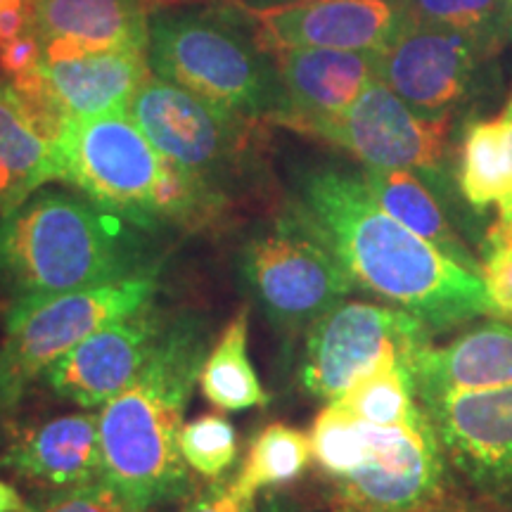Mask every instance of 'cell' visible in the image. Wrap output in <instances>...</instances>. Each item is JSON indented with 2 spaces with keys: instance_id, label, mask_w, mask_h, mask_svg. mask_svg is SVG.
I'll return each mask as SVG.
<instances>
[{
  "instance_id": "obj_1",
  "label": "cell",
  "mask_w": 512,
  "mask_h": 512,
  "mask_svg": "<svg viewBox=\"0 0 512 512\" xmlns=\"http://www.w3.org/2000/svg\"><path fill=\"white\" fill-rule=\"evenodd\" d=\"M294 214L332 249L356 287L446 332L491 318L484 283L377 204L361 174L320 166L299 178Z\"/></svg>"
},
{
  "instance_id": "obj_2",
  "label": "cell",
  "mask_w": 512,
  "mask_h": 512,
  "mask_svg": "<svg viewBox=\"0 0 512 512\" xmlns=\"http://www.w3.org/2000/svg\"><path fill=\"white\" fill-rule=\"evenodd\" d=\"M209 354V328L197 313H174L155 356L98 413L102 479L131 512L188 498L192 470L178 432Z\"/></svg>"
},
{
  "instance_id": "obj_3",
  "label": "cell",
  "mask_w": 512,
  "mask_h": 512,
  "mask_svg": "<svg viewBox=\"0 0 512 512\" xmlns=\"http://www.w3.org/2000/svg\"><path fill=\"white\" fill-rule=\"evenodd\" d=\"M150 235L86 195L36 190L0 219V294L19 302L159 273Z\"/></svg>"
},
{
  "instance_id": "obj_4",
  "label": "cell",
  "mask_w": 512,
  "mask_h": 512,
  "mask_svg": "<svg viewBox=\"0 0 512 512\" xmlns=\"http://www.w3.org/2000/svg\"><path fill=\"white\" fill-rule=\"evenodd\" d=\"M152 74L223 110L268 121L285 95L240 0L221 10H157L150 19Z\"/></svg>"
},
{
  "instance_id": "obj_5",
  "label": "cell",
  "mask_w": 512,
  "mask_h": 512,
  "mask_svg": "<svg viewBox=\"0 0 512 512\" xmlns=\"http://www.w3.org/2000/svg\"><path fill=\"white\" fill-rule=\"evenodd\" d=\"M157 292L159 273H150L10 302L0 339V418L22 406L31 384L43 380L55 361L112 320L155 302Z\"/></svg>"
},
{
  "instance_id": "obj_6",
  "label": "cell",
  "mask_w": 512,
  "mask_h": 512,
  "mask_svg": "<svg viewBox=\"0 0 512 512\" xmlns=\"http://www.w3.org/2000/svg\"><path fill=\"white\" fill-rule=\"evenodd\" d=\"M126 112L159 155L226 200L259 159L261 119L223 110L159 76L138 88Z\"/></svg>"
},
{
  "instance_id": "obj_7",
  "label": "cell",
  "mask_w": 512,
  "mask_h": 512,
  "mask_svg": "<svg viewBox=\"0 0 512 512\" xmlns=\"http://www.w3.org/2000/svg\"><path fill=\"white\" fill-rule=\"evenodd\" d=\"M238 271L268 323L290 337L309 330L356 287L332 249L292 209L242 242Z\"/></svg>"
},
{
  "instance_id": "obj_8",
  "label": "cell",
  "mask_w": 512,
  "mask_h": 512,
  "mask_svg": "<svg viewBox=\"0 0 512 512\" xmlns=\"http://www.w3.org/2000/svg\"><path fill=\"white\" fill-rule=\"evenodd\" d=\"M55 181L152 233L166 157L126 110L64 119L55 138Z\"/></svg>"
},
{
  "instance_id": "obj_9",
  "label": "cell",
  "mask_w": 512,
  "mask_h": 512,
  "mask_svg": "<svg viewBox=\"0 0 512 512\" xmlns=\"http://www.w3.org/2000/svg\"><path fill=\"white\" fill-rule=\"evenodd\" d=\"M434 332L396 306L339 302L306 330L302 384L316 399L332 403L363 377L389 366L415 368L432 347Z\"/></svg>"
},
{
  "instance_id": "obj_10",
  "label": "cell",
  "mask_w": 512,
  "mask_h": 512,
  "mask_svg": "<svg viewBox=\"0 0 512 512\" xmlns=\"http://www.w3.org/2000/svg\"><path fill=\"white\" fill-rule=\"evenodd\" d=\"M275 126L347 150L375 169L415 171L434 190H444L451 157L453 117H425L408 107L382 79L354 105L332 117L283 119Z\"/></svg>"
},
{
  "instance_id": "obj_11",
  "label": "cell",
  "mask_w": 512,
  "mask_h": 512,
  "mask_svg": "<svg viewBox=\"0 0 512 512\" xmlns=\"http://www.w3.org/2000/svg\"><path fill=\"white\" fill-rule=\"evenodd\" d=\"M370 427L368 460L332 484L347 512H472L427 415L418 425Z\"/></svg>"
},
{
  "instance_id": "obj_12",
  "label": "cell",
  "mask_w": 512,
  "mask_h": 512,
  "mask_svg": "<svg viewBox=\"0 0 512 512\" xmlns=\"http://www.w3.org/2000/svg\"><path fill=\"white\" fill-rule=\"evenodd\" d=\"M472 512H512V384L422 401Z\"/></svg>"
},
{
  "instance_id": "obj_13",
  "label": "cell",
  "mask_w": 512,
  "mask_h": 512,
  "mask_svg": "<svg viewBox=\"0 0 512 512\" xmlns=\"http://www.w3.org/2000/svg\"><path fill=\"white\" fill-rule=\"evenodd\" d=\"M498 50L501 43L411 17L377 53V74L418 114L453 117Z\"/></svg>"
},
{
  "instance_id": "obj_14",
  "label": "cell",
  "mask_w": 512,
  "mask_h": 512,
  "mask_svg": "<svg viewBox=\"0 0 512 512\" xmlns=\"http://www.w3.org/2000/svg\"><path fill=\"white\" fill-rule=\"evenodd\" d=\"M242 8L268 55L287 48L382 50L411 19L406 0H283Z\"/></svg>"
},
{
  "instance_id": "obj_15",
  "label": "cell",
  "mask_w": 512,
  "mask_h": 512,
  "mask_svg": "<svg viewBox=\"0 0 512 512\" xmlns=\"http://www.w3.org/2000/svg\"><path fill=\"white\" fill-rule=\"evenodd\" d=\"M174 313L155 302L93 332L46 370L43 382L60 399L102 408L131 384L162 342Z\"/></svg>"
},
{
  "instance_id": "obj_16",
  "label": "cell",
  "mask_w": 512,
  "mask_h": 512,
  "mask_svg": "<svg viewBox=\"0 0 512 512\" xmlns=\"http://www.w3.org/2000/svg\"><path fill=\"white\" fill-rule=\"evenodd\" d=\"M162 0H29V29L43 60L150 43V19Z\"/></svg>"
},
{
  "instance_id": "obj_17",
  "label": "cell",
  "mask_w": 512,
  "mask_h": 512,
  "mask_svg": "<svg viewBox=\"0 0 512 512\" xmlns=\"http://www.w3.org/2000/svg\"><path fill=\"white\" fill-rule=\"evenodd\" d=\"M0 467L43 494L105 482L98 415L64 413L31 422L8 441Z\"/></svg>"
},
{
  "instance_id": "obj_18",
  "label": "cell",
  "mask_w": 512,
  "mask_h": 512,
  "mask_svg": "<svg viewBox=\"0 0 512 512\" xmlns=\"http://www.w3.org/2000/svg\"><path fill=\"white\" fill-rule=\"evenodd\" d=\"M377 53L380 50L335 48H287L273 53L285 107L266 124L344 112L370 83L380 79Z\"/></svg>"
},
{
  "instance_id": "obj_19",
  "label": "cell",
  "mask_w": 512,
  "mask_h": 512,
  "mask_svg": "<svg viewBox=\"0 0 512 512\" xmlns=\"http://www.w3.org/2000/svg\"><path fill=\"white\" fill-rule=\"evenodd\" d=\"M46 91L64 119L128 110V102L152 76L147 50L114 48L43 60Z\"/></svg>"
},
{
  "instance_id": "obj_20",
  "label": "cell",
  "mask_w": 512,
  "mask_h": 512,
  "mask_svg": "<svg viewBox=\"0 0 512 512\" xmlns=\"http://www.w3.org/2000/svg\"><path fill=\"white\" fill-rule=\"evenodd\" d=\"M413 382L420 403L446 394L510 387L512 323L484 320L446 347L425 349L413 368Z\"/></svg>"
},
{
  "instance_id": "obj_21",
  "label": "cell",
  "mask_w": 512,
  "mask_h": 512,
  "mask_svg": "<svg viewBox=\"0 0 512 512\" xmlns=\"http://www.w3.org/2000/svg\"><path fill=\"white\" fill-rule=\"evenodd\" d=\"M55 133L12 83L0 81V219L55 181Z\"/></svg>"
},
{
  "instance_id": "obj_22",
  "label": "cell",
  "mask_w": 512,
  "mask_h": 512,
  "mask_svg": "<svg viewBox=\"0 0 512 512\" xmlns=\"http://www.w3.org/2000/svg\"><path fill=\"white\" fill-rule=\"evenodd\" d=\"M361 181L370 197L401 226L413 230L422 240L437 247L458 266L479 275V252H472L463 233L448 219L441 195L415 171L375 169L363 166Z\"/></svg>"
},
{
  "instance_id": "obj_23",
  "label": "cell",
  "mask_w": 512,
  "mask_h": 512,
  "mask_svg": "<svg viewBox=\"0 0 512 512\" xmlns=\"http://www.w3.org/2000/svg\"><path fill=\"white\" fill-rule=\"evenodd\" d=\"M202 396L226 413L264 408L268 394L261 387L249 358V309L235 313L223 328L219 342L211 347L200 370Z\"/></svg>"
},
{
  "instance_id": "obj_24",
  "label": "cell",
  "mask_w": 512,
  "mask_h": 512,
  "mask_svg": "<svg viewBox=\"0 0 512 512\" xmlns=\"http://www.w3.org/2000/svg\"><path fill=\"white\" fill-rule=\"evenodd\" d=\"M512 178L508 136L501 114L465 126L458 150L456 185L472 209L486 211L503 200Z\"/></svg>"
},
{
  "instance_id": "obj_25",
  "label": "cell",
  "mask_w": 512,
  "mask_h": 512,
  "mask_svg": "<svg viewBox=\"0 0 512 512\" xmlns=\"http://www.w3.org/2000/svg\"><path fill=\"white\" fill-rule=\"evenodd\" d=\"M313 460L309 434L285 422H273L252 439L245 463L230 484L247 496L297 482Z\"/></svg>"
},
{
  "instance_id": "obj_26",
  "label": "cell",
  "mask_w": 512,
  "mask_h": 512,
  "mask_svg": "<svg viewBox=\"0 0 512 512\" xmlns=\"http://www.w3.org/2000/svg\"><path fill=\"white\" fill-rule=\"evenodd\" d=\"M335 403L375 427L418 425L427 418L415 394L411 368L406 366H389L363 377Z\"/></svg>"
},
{
  "instance_id": "obj_27",
  "label": "cell",
  "mask_w": 512,
  "mask_h": 512,
  "mask_svg": "<svg viewBox=\"0 0 512 512\" xmlns=\"http://www.w3.org/2000/svg\"><path fill=\"white\" fill-rule=\"evenodd\" d=\"M311 453L328 482L349 477L368 460L370 427L339 403H328L309 432Z\"/></svg>"
},
{
  "instance_id": "obj_28",
  "label": "cell",
  "mask_w": 512,
  "mask_h": 512,
  "mask_svg": "<svg viewBox=\"0 0 512 512\" xmlns=\"http://www.w3.org/2000/svg\"><path fill=\"white\" fill-rule=\"evenodd\" d=\"M413 19L467 31L486 41H508L512 0H406Z\"/></svg>"
},
{
  "instance_id": "obj_29",
  "label": "cell",
  "mask_w": 512,
  "mask_h": 512,
  "mask_svg": "<svg viewBox=\"0 0 512 512\" xmlns=\"http://www.w3.org/2000/svg\"><path fill=\"white\" fill-rule=\"evenodd\" d=\"M238 430L226 415L204 413L178 432V451L192 472L221 479L238 458Z\"/></svg>"
},
{
  "instance_id": "obj_30",
  "label": "cell",
  "mask_w": 512,
  "mask_h": 512,
  "mask_svg": "<svg viewBox=\"0 0 512 512\" xmlns=\"http://www.w3.org/2000/svg\"><path fill=\"white\" fill-rule=\"evenodd\" d=\"M479 278L491 316L512 323V221L496 216L479 247Z\"/></svg>"
},
{
  "instance_id": "obj_31",
  "label": "cell",
  "mask_w": 512,
  "mask_h": 512,
  "mask_svg": "<svg viewBox=\"0 0 512 512\" xmlns=\"http://www.w3.org/2000/svg\"><path fill=\"white\" fill-rule=\"evenodd\" d=\"M27 512H126V505L110 484L95 482L46 494L38 503L29 505Z\"/></svg>"
},
{
  "instance_id": "obj_32",
  "label": "cell",
  "mask_w": 512,
  "mask_h": 512,
  "mask_svg": "<svg viewBox=\"0 0 512 512\" xmlns=\"http://www.w3.org/2000/svg\"><path fill=\"white\" fill-rule=\"evenodd\" d=\"M41 57V41H38L34 31L27 29L22 36L12 38L8 43H0V74H5L8 81L19 79V76L36 69Z\"/></svg>"
},
{
  "instance_id": "obj_33",
  "label": "cell",
  "mask_w": 512,
  "mask_h": 512,
  "mask_svg": "<svg viewBox=\"0 0 512 512\" xmlns=\"http://www.w3.org/2000/svg\"><path fill=\"white\" fill-rule=\"evenodd\" d=\"M178 512H254V496L242 494L230 482H216L192 496Z\"/></svg>"
},
{
  "instance_id": "obj_34",
  "label": "cell",
  "mask_w": 512,
  "mask_h": 512,
  "mask_svg": "<svg viewBox=\"0 0 512 512\" xmlns=\"http://www.w3.org/2000/svg\"><path fill=\"white\" fill-rule=\"evenodd\" d=\"M29 29V0H0V43L22 36Z\"/></svg>"
},
{
  "instance_id": "obj_35",
  "label": "cell",
  "mask_w": 512,
  "mask_h": 512,
  "mask_svg": "<svg viewBox=\"0 0 512 512\" xmlns=\"http://www.w3.org/2000/svg\"><path fill=\"white\" fill-rule=\"evenodd\" d=\"M498 114H501V119H503V124H505V136H508V150H510V164H512V91L508 95V100H505L503 110L498 112ZM496 209H498L496 216L512 221V178H510L508 190H505L503 200L496 204Z\"/></svg>"
},
{
  "instance_id": "obj_36",
  "label": "cell",
  "mask_w": 512,
  "mask_h": 512,
  "mask_svg": "<svg viewBox=\"0 0 512 512\" xmlns=\"http://www.w3.org/2000/svg\"><path fill=\"white\" fill-rule=\"evenodd\" d=\"M27 508L29 503L24 501L15 486L0 479V512H27Z\"/></svg>"
},
{
  "instance_id": "obj_37",
  "label": "cell",
  "mask_w": 512,
  "mask_h": 512,
  "mask_svg": "<svg viewBox=\"0 0 512 512\" xmlns=\"http://www.w3.org/2000/svg\"><path fill=\"white\" fill-rule=\"evenodd\" d=\"M261 512H302V510L294 508V505L287 503L285 498L271 494V496H268L266 501H264V508H261Z\"/></svg>"
},
{
  "instance_id": "obj_38",
  "label": "cell",
  "mask_w": 512,
  "mask_h": 512,
  "mask_svg": "<svg viewBox=\"0 0 512 512\" xmlns=\"http://www.w3.org/2000/svg\"><path fill=\"white\" fill-rule=\"evenodd\" d=\"M508 41L512 43V19H510V24H508Z\"/></svg>"
},
{
  "instance_id": "obj_39",
  "label": "cell",
  "mask_w": 512,
  "mask_h": 512,
  "mask_svg": "<svg viewBox=\"0 0 512 512\" xmlns=\"http://www.w3.org/2000/svg\"><path fill=\"white\" fill-rule=\"evenodd\" d=\"M332 512H347V510H339V508H332Z\"/></svg>"
},
{
  "instance_id": "obj_40",
  "label": "cell",
  "mask_w": 512,
  "mask_h": 512,
  "mask_svg": "<svg viewBox=\"0 0 512 512\" xmlns=\"http://www.w3.org/2000/svg\"><path fill=\"white\" fill-rule=\"evenodd\" d=\"M3 306H5V304H3V302H0V309H3Z\"/></svg>"
},
{
  "instance_id": "obj_41",
  "label": "cell",
  "mask_w": 512,
  "mask_h": 512,
  "mask_svg": "<svg viewBox=\"0 0 512 512\" xmlns=\"http://www.w3.org/2000/svg\"><path fill=\"white\" fill-rule=\"evenodd\" d=\"M126 512H131V510H126Z\"/></svg>"
}]
</instances>
